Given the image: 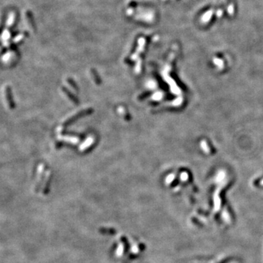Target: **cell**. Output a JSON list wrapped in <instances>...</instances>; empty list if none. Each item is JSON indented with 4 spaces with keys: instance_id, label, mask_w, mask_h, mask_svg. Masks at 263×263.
Masks as SVG:
<instances>
[{
    "instance_id": "obj_1",
    "label": "cell",
    "mask_w": 263,
    "mask_h": 263,
    "mask_svg": "<svg viewBox=\"0 0 263 263\" xmlns=\"http://www.w3.org/2000/svg\"><path fill=\"white\" fill-rule=\"evenodd\" d=\"M4 94L5 97V101L8 104V107L10 109H13L15 107V102L13 100V93H12L11 88L9 86H6L4 89Z\"/></svg>"
}]
</instances>
